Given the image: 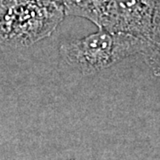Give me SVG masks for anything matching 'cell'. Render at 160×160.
<instances>
[{"instance_id":"6da1fadb","label":"cell","mask_w":160,"mask_h":160,"mask_svg":"<svg viewBox=\"0 0 160 160\" xmlns=\"http://www.w3.org/2000/svg\"><path fill=\"white\" fill-rule=\"evenodd\" d=\"M147 40L132 35L99 29L96 33L65 43L63 60L82 75L96 74L136 53H142Z\"/></svg>"},{"instance_id":"7a4b0ae2","label":"cell","mask_w":160,"mask_h":160,"mask_svg":"<svg viewBox=\"0 0 160 160\" xmlns=\"http://www.w3.org/2000/svg\"><path fill=\"white\" fill-rule=\"evenodd\" d=\"M47 18L41 4L26 0H0V43L29 46L42 38Z\"/></svg>"},{"instance_id":"3957f363","label":"cell","mask_w":160,"mask_h":160,"mask_svg":"<svg viewBox=\"0 0 160 160\" xmlns=\"http://www.w3.org/2000/svg\"><path fill=\"white\" fill-rule=\"evenodd\" d=\"M154 9L142 0H109L99 29L149 39Z\"/></svg>"},{"instance_id":"277c9868","label":"cell","mask_w":160,"mask_h":160,"mask_svg":"<svg viewBox=\"0 0 160 160\" xmlns=\"http://www.w3.org/2000/svg\"><path fill=\"white\" fill-rule=\"evenodd\" d=\"M65 15L86 18L98 28L109 0H60Z\"/></svg>"},{"instance_id":"5b68a950","label":"cell","mask_w":160,"mask_h":160,"mask_svg":"<svg viewBox=\"0 0 160 160\" xmlns=\"http://www.w3.org/2000/svg\"><path fill=\"white\" fill-rule=\"evenodd\" d=\"M142 54L152 72L160 78V0L155 6L151 33Z\"/></svg>"},{"instance_id":"8992f818","label":"cell","mask_w":160,"mask_h":160,"mask_svg":"<svg viewBox=\"0 0 160 160\" xmlns=\"http://www.w3.org/2000/svg\"><path fill=\"white\" fill-rule=\"evenodd\" d=\"M28 2L38 3V4H51V3H61L60 0H26ZM62 4V3H61Z\"/></svg>"},{"instance_id":"52a82bcc","label":"cell","mask_w":160,"mask_h":160,"mask_svg":"<svg viewBox=\"0 0 160 160\" xmlns=\"http://www.w3.org/2000/svg\"><path fill=\"white\" fill-rule=\"evenodd\" d=\"M142 1L146 4V5H148V6H150L151 8L155 9V6H156V5H157V3H158V0H142Z\"/></svg>"}]
</instances>
